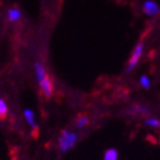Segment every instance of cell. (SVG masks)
I'll use <instances>...</instances> for the list:
<instances>
[{
	"mask_svg": "<svg viewBox=\"0 0 160 160\" xmlns=\"http://www.w3.org/2000/svg\"><path fill=\"white\" fill-rule=\"evenodd\" d=\"M79 135L76 132H71L69 129H64L61 132L58 137V150L61 153H67L77 144Z\"/></svg>",
	"mask_w": 160,
	"mask_h": 160,
	"instance_id": "cell-1",
	"label": "cell"
},
{
	"mask_svg": "<svg viewBox=\"0 0 160 160\" xmlns=\"http://www.w3.org/2000/svg\"><path fill=\"white\" fill-rule=\"evenodd\" d=\"M143 50H144V43L143 42H138L135 46V48L132 52V55L129 57V61L127 63L126 68V73H130L132 71L137 67V64L140 62L141 57L143 55Z\"/></svg>",
	"mask_w": 160,
	"mask_h": 160,
	"instance_id": "cell-2",
	"label": "cell"
},
{
	"mask_svg": "<svg viewBox=\"0 0 160 160\" xmlns=\"http://www.w3.org/2000/svg\"><path fill=\"white\" fill-rule=\"evenodd\" d=\"M142 10L148 16H156L159 13V5L153 0H145L142 3Z\"/></svg>",
	"mask_w": 160,
	"mask_h": 160,
	"instance_id": "cell-3",
	"label": "cell"
},
{
	"mask_svg": "<svg viewBox=\"0 0 160 160\" xmlns=\"http://www.w3.org/2000/svg\"><path fill=\"white\" fill-rule=\"evenodd\" d=\"M39 85H40V88H41V92H42V94L45 95V97H46V98H50L54 93V86H53V81H52L49 76L47 74L46 78H45Z\"/></svg>",
	"mask_w": 160,
	"mask_h": 160,
	"instance_id": "cell-4",
	"label": "cell"
},
{
	"mask_svg": "<svg viewBox=\"0 0 160 160\" xmlns=\"http://www.w3.org/2000/svg\"><path fill=\"white\" fill-rule=\"evenodd\" d=\"M23 114H24V118L27 120L28 125L32 128L33 130H38V125L36 122V114L31 109H25L23 111Z\"/></svg>",
	"mask_w": 160,
	"mask_h": 160,
	"instance_id": "cell-5",
	"label": "cell"
},
{
	"mask_svg": "<svg viewBox=\"0 0 160 160\" xmlns=\"http://www.w3.org/2000/svg\"><path fill=\"white\" fill-rule=\"evenodd\" d=\"M22 17V12H21L18 8L16 7H13V8H9L7 10V20L10 23H15V22H18Z\"/></svg>",
	"mask_w": 160,
	"mask_h": 160,
	"instance_id": "cell-6",
	"label": "cell"
},
{
	"mask_svg": "<svg viewBox=\"0 0 160 160\" xmlns=\"http://www.w3.org/2000/svg\"><path fill=\"white\" fill-rule=\"evenodd\" d=\"M34 71H36V77H37L38 82L40 83L45 78H46V76H47L46 70H45L43 65L40 63V62H36V63H34Z\"/></svg>",
	"mask_w": 160,
	"mask_h": 160,
	"instance_id": "cell-7",
	"label": "cell"
},
{
	"mask_svg": "<svg viewBox=\"0 0 160 160\" xmlns=\"http://www.w3.org/2000/svg\"><path fill=\"white\" fill-rule=\"evenodd\" d=\"M118 159H119V152L114 148L108 149L103 154V160H118Z\"/></svg>",
	"mask_w": 160,
	"mask_h": 160,
	"instance_id": "cell-8",
	"label": "cell"
},
{
	"mask_svg": "<svg viewBox=\"0 0 160 160\" xmlns=\"http://www.w3.org/2000/svg\"><path fill=\"white\" fill-rule=\"evenodd\" d=\"M143 125L149 128H154V129H159L160 128V120L154 117H149L147 119H144Z\"/></svg>",
	"mask_w": 160,
	"mask_h": 160,
	"instance_id": "cell-9",
	"label": "cell"
},
{
	"mask_svg": "<svg viewBox=\"0 0 160 160\" xmlns=\"http://www.w3.org/2000/svg\"><path fill=\"white\" fill-rule=\"evenodd\" d=\"M130 112H134L133 114H150V109L147 108L145 105H137L136 108H133L130 109Z\"/></svg>",
	"mask_w": 160,
	"mask_h": 160,
	"instance_id": "cell-10",
	"label": "cell"
},
{
	"mask_svg": "<svg viewBox=\"0 0 160 160\" xmlns=\"http://www.w3.org/2000/svg\"><path fill=\"white\" fill-rule=\"evenodd\" d=\"M138 82H140V86L142 88H144V89H150L151 88V80L147 74H142L140 77Z\"/></svg>",
	"mask_w": 160,
	"mask_h": 160,
	"instance_id": "cell-11",
	"label": "cell"
},
{
	"mask_svg": "<svg viewBox=\"0 0 160 160\" xmlns=\"http://www.w3.org/2000/svg\"><path fill=\"white\" fill-rule=\"evenodd\" d=\"M88 121H89V119H88L87 116H80L77 119V121H76V128L77 129H82L83 127H86L88 125Z\"/></svg>",
	"mask_w": 160,
	"mask_h": 160,
	"instance_id": "cell-12",
	"label": "cell"
},
{
	"mask_svg": "<svg viewBox=\"0 0 160 160\" xmlns=\"http://www.w3.org/2000/svg\"><path fill=\"white\" fill-rule=\"evenodd\" d=\"M7 113H8V107L6 101L0 97V119H5L7 117Z\"/></svg>",
	"mask_w": 160,
	"mask_h": 160,
	"instance_id": "cell-13",
	"label": "cell"
}]
</instances>
